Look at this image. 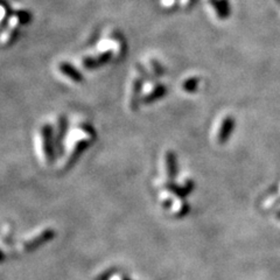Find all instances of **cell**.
<instances>
[{"mask_svg": "<svg viewBox=\"0 0 280 280\" xmlns=\"http://www.w3.org/2000/svg\"><path fill=\"white\" fill-rule=\"evenodd\" d=\"M96 132L93 125L87 122H77L68 130L63 138L64 149L60 162L62 167H69L77 160L95 140Z\"/></svg>", "mask_w": 280, "mask_h": 280, "instance_id": "6da1fadb", "label": "cell"}, {"mask_svg": "<svg viewBox=\"0 0 280 280\" xmlns=\"http://www.w3.org/2000/svg\"><path fill=\"white\" fill-rule=\"evenodd\" d=\"M34 144L37 157L42 165H49L54 161L57 142L55 140L51 124L44 123L39 126L34 136Z\"/></svg>", "mask_w": 280, "mask_h": 280, "instance_id": "7a4b0ae2", "label": "cell"}, {"mask_svg": "<svg viewBox=\"0 0 280 280\" xmlns=\"http://www.w3.org/2000/svg\"><path fill=\"white\" fill-rule=\"evenodd\" d=\"M145 69L142 66H136L130 74L126 87V102L131 110H136L140 105V93L145 79Z\"/></svg>", "mask_w": 280, "mask_h": 280, "instance_id": "3957f363", "label": "cell"}, {"mask_svg": "<svg viewBox=\"0 0 280 280\" xmlns=\"http://www.w3.org/2000/svg\"><path fill=\"white\" fill-rule=\"evenodd\" d=\"M166 93V87L157 79H151L142 84L140 93V104H151L160 99Z\"/></svg>", "mask_w": 280, "mask_h": 280, "instance_id": "277c9868", "label": "cell"}, {"mask_svg": "<svg viewBox=\"0 0 280 280\" xmlns=\"http://www.w3.org/2000/svg\"><path fill=\"white\" fill-rule=\"evenodd\" d=\"M55 73L62 81L68 83H80L83 80L79 68L66 61H61L56 63Z\"/></svg>", "mask_w": 280, "mask_h": 280, "instance_id": "5b68a950", "label": "cell"}, {"mask_svg": "<svg viewBox=\"0 0 280 280\" xmlns=\"http://www.w3.org/2000/svg\"><path fill=\"white\" fill-rule=\"evenodd\" d=\"M174 173V157L171 152H166L160 159V180H157V186L166 185L168 179Z\"/></svg>", "mask_w": 280, "mask_h": 280, "instance_id": "8992f818", "label": "cell"}, {"mask_svg": "<svg viewBox=\"0 0 280 280\" xmlns=\"http://www.w3.org/2000/svg\"><path fill=\"white\" fill-rule=\"evenodd\" d=\"M54 237V231L49 229V228H45L42 229L41 233H37V235L32 237L31 239H27L25 242V247L26 250H34L39 247L42 244L48 242V240L51 239Z\"/></svg>", "mask_w": 280, "mask_h": 280, "instance_id": "52a82bcc", "label": "cell"}, {"mask_svg": "<svg viewBox=\"0 0 280 280\" xmlns=\"http://www.w3.org/2000/svg\"><path fill=\"white\" fill-rule=\"evenodd\" d=\"M144 69H145V73L146 74H151L149 76L152 77V79H158L159 76H161L162 73H164V68L157 60H154V58H148V60L145 61L144 63Z\"/></svg>", "mask_w": 280, "mask_h": 280, "instance_id": "ba28073f", "label": "cell"}, {"mask_svg": "<svg viewBox=\"0 0 280 280\" xmlns=\"http://www.w3.org/2000/svg\"><path fill=\"white\" fill-rule=\"evenodd\" d=\"M5 259V255H4V252L1 251V250H0V263L2 262V260Z\"/></svg>", "mask_w": 280, "mask_h": 280, "instance_id": "9c48e42d", "label": "cell"}]
</instances>
